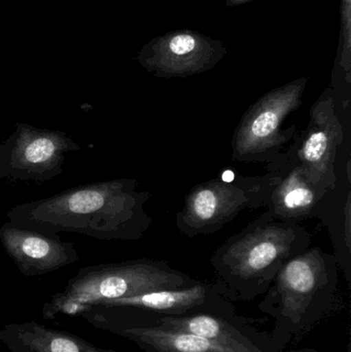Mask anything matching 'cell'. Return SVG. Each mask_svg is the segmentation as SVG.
Masks as SVG:
<instances>
[{
  "label": "cell",
  "mask_w": 351,
  "mask_h": 352,
  "mask_svg": "<svg viewBox=\"0 0 351 352\" xmlns=\"http://www.w3.org/2000/svg\"><path fill=\"white\" fill-rule=\"evenodd\" d=\"M198 283L166 261L137 258L115 264L84 267L68 281L63 291L45 304L43 318L82 314L109 300L122 299L159 289H179Z\"/></svg>",
  "instance_id": "4"
},
{
  "label": "cell",
  "mask_w": 351,
  "mask_h": 352,
  "mask_svg": "<svg viewBox=\"0 0 351 352\" xmlns=\"http://www.w3.org/2000/svg\"><path fill=\"white\" fill-rule=\"evenodd\" d=\"M284 352V351H282ZM286 352H315L313 351H311V349H303V351H286Z\"/></svg>",
  "instance_id": "18"
},
{
  "label": "cell",
  "mask_w": 351,
  "mask_h": 352,
  "mask_svg": "<svg viewBox=\"0 0 351 352\" xmlns=\"http://www.w3.org/2000/svg\"><path fill=\"white\" fill-rule=\"evenodd\" d=\"M311 236L300 223H284L267 210L216 248L210 264L231 301L263 296L278 271L310 248Z\"/></svg>",
  "instance_id": "2"
},
{
  "label": "cell",
  "mask_w": 351,
  "mask_h": 352,
  "mask_svg": "<svg viewBox=\"0 0 351 352\" xmlns=\"http://www.w3.org/2000/svg\"><path fill=\"white\" fill-rule=\"evenodd\" d=\"M266 165L267 171H274L278 175L275 188L266 206L274 219L300 223L321 214L332 192L315 186L288 150L274 162Z\"/></svg>",
  "instance_id": "12"
},
{
  "label": "cell",
  "mask_w": 351,
  "mask_h": 352,
  "mask_svg": "<svg viewBox=\"0 0 351 352\" xmlns=\"http://www.w3.org/2000/svg\"><path fill=\"white\" fill-rule=\"evenodd\" d=\"M343 140V126L338 117L335 94L329 87L311 107L306 129L295 135L286 150L304 168L315 186L332 192L338 186L336 161Z\"/></svg>",
  "instance_id": "8"
},
{
  "label": "cell",
  "mask_w": 351,
  "mask_h": 352,
  "mask_svg": "<svg viewBox=\"0 0 351 352\" xmlns=\"http://www.w3.org/2000/svg\"><path fill=\"white\" fill-rule=\"evenodd\" d=\"M308 78H299L266 93L243 113L233 133L232 160L274 162L298 133L296 126L282 129L291 113L302 105Z\"/></svg>",
  "instance_id": "6"
},
{
  "label": "cell",
  "mask_w": 351,
  "mask_h": 352,
  "mask_svg": "<svg viewBox=\"0 0 351 352\" xmlns=\"http://www.w3.org/2000/svg\"><path fill=\"white\" fill-rule=\"evenodd\" d=\"M278 182L274 171L247 176L225 169L216 177L194 186L177 213V228L189 238L212 235L247 209L267 206Z\"/></svg>",
  "instance_id": "5"
},
{
  "label": "cell",
  "mask_w": 351,
  "mask_h": 352,
  "mask_svg": "<svg viewBox=\"0 0 351 352\" xmlns=\"http://www.w3.org/2000/svg\"><path fill=\"white\" fill-rule=\"evenodd\" d=\"M82 316L97 328L128 339L146 352H271L258 347L226 344L162 327L137 324L104 308L93 307Z\"/></svg>",
  "instance_id": "10"
},
{
  "label": "cell",
  "mask_w": 351,
  "mask_h": 352,
  "mask_svg": "<svg viewBox=\"0 0 351 352\" xmlns=\"http://www.w3.org/2000/svg\"><path fill=\"white\" fill-rule=\"evenodd\" d=\"M150 199L134 178L82 184L6 213L10 223L43 233L80 234L98 240L136 241L152 226L146 210Z\"/></svg>",
  "instance_id": "1"
},
{
  "label": "cell",
  "mask_w": 351,
  "mask_h": 352,
  "mask_svg": "<svg viewBox=\"0 0 351 352\" xmlns=\"http://www.w3.org/2000/svg\"><path fill=\"white\" fill-rule=\"evenodd\" d=\"M227 53L218 39L197 31L174 30L146 43L137 61L157 78H189L212 70Z\"/></svg>",
  "instance_id": "9"
},
{
  "label": "cell",
  "mask_w": 351,
  "mask_h": 352,
  "mask_svg": "<svg viewBox=\"0 0 351 352\" xmlns=\"http://www.w3.org/2000/svg\"><path fill=\"white\" fill-rule=\"evenodd\" d=\"M134 310V309H132ZM136 316H122L126 320L137 324L162 327L171 330L203 337L210 340L237 346L258 347L275 352L272 347L269 334L260 332L247 324L238 316H216V314H199L188 316H168L161 314H146L138 311Z\"/></svg>",
  "instance_id": "14"
},
{
  "label": "cell",
  "mask_w": 351,
  "mask_h": 352,
  "mask_svg": "<svg viewBox=\"0 0 351 352\" xmlns=\"http://www.w3.org/2000/svg\"><path fill=\"white\" fill-rule=\"evenodd\" d=\"M253 1V0H227L226 4L229 8H234V6H241V4L247 3V2Z\"/></svg>",
  "instance_id": "17"
},
{
  "label": "cell",
  "mask_w": 351,
  "mask_h": 352,
  "mask_svg": "<svg viewBox=\"0 0 351 352\" xmlns=\"http://www.w3.org/2000/svg\"><path fill=\"white\" fill-rule=\"evenodd\" d=\"M0 341L10 352H117L35 322L4 324Z\"/></svg>",
  "instance_id": "15"
},
{
  "label": "cell",
  "mask_w": 351,
  "mask_h": 352,
  "mask_svg": "<svg viewBox=\"0 0 351 352\" xmlns=\"http://www.w3.org/2000/svg\"><path fill=\"white\" fill-rule=\"evenodd\" d=\"M95 307L128 308L146 314L188 316L210 314L234 318V305L220 283H196L179 289H159L141 295L101 302ZM93 308V307H92Z\"/></svg>",
  "instance_id": "11"
},
{
  "label": "cell",
  "mask_w": 351,
  "mask_h": 352,
  "mask_svg": "<svg viewBox=\"0 0 351 352\" xmlns=\"http://www.w3.org/2000/svg\"><path fill=\"white\" fill-rule=\"evenodd\" d=\"M80 150L65 132L16 124L0 142V179L49 182L61 175L66 155Z\"/></svg>",
  "instance_id": "7"
},
{
  "label": "cell",
  "mask_w": 351,
  "mask_h": 352,
  "mask_svg": "<svg viewBox=\"0 0 351 352\" xmlns=\"http://www.w3.org/2000/svg\"><path fill=\"white\" fill-rule=\"evenodd\" d=\"M342 52L340 65L346 74V82H351V0H341Z\"/></svg>",
  "instance_id": "16"
},
{
  "label": "cell",
  "mask_w": 351,
  "mask_h": 352,
  "mask_svg": "<svg viewBox=\"0 0 351 352\" xmlns=\"http://www.w3.org/2000/svg\"><path fill=\"white\" fill-rule=\"evenodd\" d=\"M337 258L321 248H307L286 262L264 294L259 309L273 320L269 333L275 352L310 330L329 314L337 292Z\"/></svg>",
  "instance_id": "3"
},
{
  "label": "cell",
  "mask_w": 351,
  "mask_h": 352,
  "mask_svg": "<svg viewBox=\"0 0 351 352\" xmlns=\"http://www.w3.org/2000/svg\"><path fill=\"white\" fill-rule=\"evenodd\" d=\"M0 242L24 276H41L78 262L73 243L57 235L5 223L0 228Z\"/></svg>",
  "instance_id": "13"
},
{
  "label": "cell",
  "mask_w": 351,
  "mask_h": 352,
  "mask_svg": "<svg viewBox=\"0 0 351 352\" xmlns=\"http://www.w3.org/2000/svg\"><path fill=\"white\" fill-rule=\"evenodd\" d=\"M348 352H350V346L348 347Z\"/></svg>",
  "instance_id": "19"
}]
</instances>
